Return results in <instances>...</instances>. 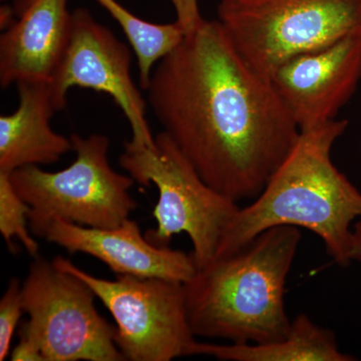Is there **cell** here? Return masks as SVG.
Here are the masks:
<instances>
[{"instance_id":"6da1fadb","label":"cell","mask_w":361,"mask_h":361,"mask_svg":"<svg viewBox=\"0 0 361 361\" xmlns=\"http://www.w3.org/2000/svg\"><path fill=\"white\" fill-rule=\"evenodd\" d=\"M146 92L163 132L207 184L236 202L257 198L300 135L269 78L217 20L157 63Z\"/></svg>"},{"instance_id":"7a4b0ae2","label":"cell","mask_w":361,"mask_h":361,"mask_svg":"<svg viewBox=\"0 0 361 361\" xmlns=\"http://www.w3.org/2000/svg\"><path fill=\"white\" fill-rule=\"evenodd\" d=\"M348 127V121L336 118L301 132L261 194L240 207L215 258L238 250L270 228L293 226L317 235L334 262L348 267L353 262L351 223L361 217V193L331 160L332 148Z\"/></svg>"},{"instance_id":"3957f363","label":"cell","mask_w":361,"mask_h":361,"mask_svg":"<svg viewBox=\"0 0 361 361\" xmlns=\"http://www.w3.org/2000/svg\"><path fill=\"white\" fill-rule=\"evenodd\" d=\"M300 241L299 228L277 226L197 269L183 283L195 337L245 344L286 336L285 288Z\"/></svg>"},{"instance_id":"277c9868","label":"cell","mask_w":361,"mask_h":361,"mask_svg":"<svg viewBox=\"0 0 361 361\" xmlns=\"http://www.w3.org/2000/svg\"><path fill=\"white\" fill-rule=\"evenodd\" d=\"M71 139L77 158L68 168L47 172L27 166L9 174L14 189L30 207L28 224L37 238H44L56 220L111 229L137 208L130 194L135 180L116 172L109 161L110 139L99 134H73Z\"/></svg>"},{"instance_id":"5b68a950","label":"cell","mask_w":361,"mask_h":361,"mask_svg":"<svg viewBox=\"0 0 361 361\" xmlns=\"http://www.w3.org/2000/svg\"><path fill=\"white\" fill-rule=\"evenodd\" d=\"M155 147L123 144L121 167L142 186L154 184L159 200L154 209L157 227L145 233L154 245L166 247L186 233L193 245L197 269L216 257L223 235L240 209L238 202L207 184L165 132Z\"/></svg>"},{"instance_id":"8992f818","label":"cell","mask_w":361,"mask_h":361,"mask_svg":"<svg viewBox=\"0 0 361 361\" xmlns=\"http://www.w3.org/2000/svg\"><path fill=\"white\" fill-rule=\"evenodd\" d=\"M217 13L240 56L269 80L298 54L361 35V0H221Z\"/></svg>"},{"instance_id":"52a82bcc","label":"cell","mask_w":361,"mask_h":361,"mask_svg":"<svg viewBox=\"0 0 361 361\" xmlns=\"http://www.w3.org/2000/svg\"><path fill=\"white\" fill-rule=\"evenodd\" d=\"M94 291L82 279L37 257L21 285L30 319L21 336L37 344L44 361H123L116 326L99 314Z\"/></svg>"},{"instance_id":"ba28073f","label":"cell","mask_w":361,"mask_h":361,"mask_svg":"<svg viewBox=\"0 0 361 361\" xmlns=\"http://www.w3.org/2000/svg\"><path fill=\"white\" fill-rule=\"evenodd\" d=\"M52 263L89 285L110 311L116 322V344L125 360L190 356L196 339L188 322L183 283L129 275H118L111 281L85 272L63 256Z\"/></svg>"},{"instance_id":"9c48e42d","label":"cell","mask_w":361,"mask_h":361,"mask_svg":"<svg viewBox=\"0 0 361 361\" xmlns=\"http://www.w3.org/2000/svg\"><path fill=\"white\" fill-rule=\"evenodd\" d=\"M129 47L85 8L71 13L70 37L49 82L56 111L66 106L73 87L109 94L122 110L132 129L130 142L155 147V137L146 118V101L130 75Z\"/></svg>"},{"instance_id":"30bf717a","label":"cell","mask_w":361,"mask_h":361,"mask_svg":"<svg viewBox=\"0 0 361 361\" xmlns=\"http://www.w3.org/2000/svg\"><path fill=\"white\" fill-rule=\"evenodd\" d=\"M361 80V35L298 54L271 75L300 132L336 120Z\"/></svg>"},{"instance_id":"8fae6325","label":"cell","mask_w":361,"mask_h":361,"mask_svg":"<svg viewBox=\"0 0 361 361\" xmlns=\"http://www.w3.org/2000/svg\"><path fill=\"white\" fill-rule=\"evenodd\" d=\"M44 238L68 253H84L99 259L116 275L185 283L197 271L192 253L154 245L130 218L111 229L56 220L47 227Z\"/></svg>"},{"instance_id":"7c38bea8","label":"cell","mask_w":361,"mask_h":361,"mask_svg":"<svg viewBox=\"0 0 361 361\" xmlns=\"http://www.w3.org/2000/svg\"><path fill=\"white\" fill-rule=\"evenodd\" d=\"M20 18L0 37L2 89L23 80H49L71 33L68 0H18Z\"/></svg>"},{"instance_id":"4fadbf2b","label":"cell","mask_w":361,"mask_h":361,"mask_svg":"<svg viewBox=\"0 0 361 361\" xmlns=\"http://www.w3.org/2000/svg\"><path fill=\"white\" fill-rule=\"evenodd\" d=\"M18 106L0 116V173L11 174L27 166L51 165L73 151L71 137L51 127L56 113L49 80L16 84Z\"/></svg>"},{"instance_id":"5bb4252c","label":"cell","mask_w":361,"mask_h":361,"mask_svg":"<svg viewBox=\"0 0 361 361\" xmlns=\"http://www.w3.org/2000/svg\"><path fill=\"white\" fill-rule=\"evenodd\" d=\"M192 355L212 356L222 361H353L339 350L336 334L316 324L307 315L292 320L288 334L266 343L216 344L195 341Z\"/></svg>"},{"instance_id":"9a60e30c","label":"cell","mask_w":361,"mask_h":361,"mask_svg":"<svg viewBox=\"0 0 361 361\" xmlns=\"http://www.w3.org/2000/svg\"><path fill=\"white\" fill-rule=\"evenodd\" d=\"M122 28L137 56L139 84L142 90L149 87L156 63L179 47L186 32L177 21L152 23L137 18L116 0H96Z\"/></svg>"},{"instance_id":"2e32d148","label":"cell","mask_w":361,"mask_h":361,"mask_svg":"<svg viewBox=\"0 0 361 361\" xmlns=\"http://www.w3.org/2000/svg\"><path fill=\"white\" fill-rule=\"evenodd\" d=\"M30 210V207L14 189L9 174L0 173V233L13 253L16 239L30 255L37 257L39 246L28 224Z\"/></svg>"},{"instance_id":"e0dca14e","label":"cell","mask_w":361,"mask_h":361,"mask_svg":"<svg viewBox=\"0 0 361 361\" xmlns=\"http://www.w3.org/2000/svg\"><path fill=\"white\" fill-rule=\"evenodd\" d=\"M23 313L21 285L16 278H11L0 299V361L6 360L11 353L14 332Z\"/></svg>"},{"instance_id":"ac0fdd59","label":"cell","mask_w":361,"mask_h":361,"mask_svg":"<svg viewBox=\"0 0 361 361\" xmlns=\"http://www.w3.org/2000/svg\"><path fill=\"white\" fill-rule=\"evenodd\" d=\"M172 4L177 16L178 23L185 32H194L203 23L200 8H199V0H169Z\"/></svg>"},{"instance_id":"d6986e66","label":"cell","mask_w":361,"mask_h":361,"mask_svg":"<svg viewBox=\"0 0 361 361\" xmlns=\"http://www.w3.org/2000/svg\"><path fill=\"white\" fill-rule=\"evenodd\" d=\"M11 360L13 361H44V356L40 353L35 342L27 337L20 334V342L13 349Z\"/></svg>"},{"instance_id":"ffe728a7","label":"cell","mask_w":361,"mask_h":361,"mask_svg":"<svg viewBox=\"0 0 361 361\" xmlns=\"http://www.w3.org/2000/svg\"><path fill=\"white\" fill-rule=\"evenodd\" d=\"M351 260L361 261V221L353 226Z\"/></svg>"},{"instance_id":"44dd1931","label":"cell","mask_w":361,"mask_h":361,"mask_svg":"<svg viewBox=\"0 0 361 361\" xmlns=\"http://www.w3.org/2000/svg\"><path fill=\"white\" fill-rule=\"evenodd\" d=\"M1 1H4V0H1Z\"/></svg>"}]
</instances>
